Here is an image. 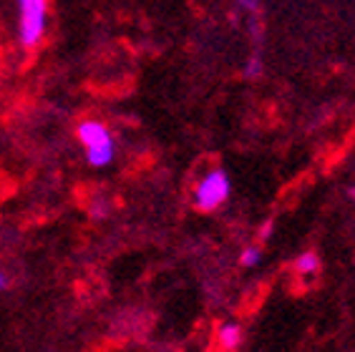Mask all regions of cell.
Returning <instances> with one entry per match:
<instances>
[{
  "label": "cell",
  "mask_w": 355,
  "mask_h": 352,
  "mask_svg": "<svg viewBox=\"0 0 355 352\" xmlns=\"http://www.w3.org/2000/svg\"><path fill=\"white\" fill-rule=\"evenodd\" d=\"M78 141L83 143L86 159H89V164L96 166V169L109 166V164L114 161V156H116L114 136H111V131L106 129L101 121L78 123Z\"/></svg>",
  "instance_id": "1"
},
{
  "label": "cell",
  "mask_w": 355,
  "mask_h": 352,
  "mask_svg": "<svg viewBox=\"0 0 355 352\" xmlns=\"http://www.w3.org/2000/svg\"><path fill=\"white\" fill-rule=\"evenodd\" d=\"M230 194H232V182H230L227 171L212 169L194 186V206L199 211H214L230 199Z\"/></svg>",
  "instance_id": "2"
},
{
  "label": "cell",
  "mask_w": 355,
  "mask_h": 352,
  "mask_svg": "<svg viewBox=\"0 0 355 352\" xmlns=\"http://www.w3.org/2000/svg\"><path fill=\"white\" fill-rule=\"evenodd\" d=\"M21 3V43L26 48H33L41 43L46 33V15H48V0H18Z\"/></svg>",
  "instance_id": "3"
},
{
  "label": "cell",
  "mask_w": 355,
  "mask_h": 352,
  "mask_svg": "<svg viewBox=\"0 0 355 352\" xmlns=\"http://www.w3.org/2000/svg\"><path fill=\"white\" fill-rule=\"evenodd\" d=\"M242 335H245V330H242V325H239V322H222V325L217 327L219 350H222V352L239 350V345H242Z\"/></svg>",
  "instance_id": "4"
},
{
  "label": "cell",
  "mask_w": 355,
  "mask_h": 352,
  "mask_svg": "<svg viewBox=\"0 0 355 352\" xmlns=\"http://www.w3.org/2000/svg\"><path fill=\"white\" fill-rule=\"evenodd\" d=\"M318 270H320V257L315 252H305V254L295 259V272L302 274V277H313Z\"/></svg>",
  "instance_id": "5"
},
{
  "label": "cell",
  "mask_w": 355,
  "mask_h": 352,
  "mask_svg": "<svg viewBox=\"0 0 355 352\" xmlns=\"http://www.w3.org/2000/svg\"><path fill=\"white\" fill-rule=\"evenodd\" d=\"M260 262H262V247H245L242 254H239V264L247 267V270L257 267Z\"/></svg>",
  "instance_id": "6"
},
{
  "label": "cell",
  "mask_w": 355,
  "mask_h": 352,
  "mask_svg": "<svg viewBox=\"0 0 355 352\" xmlns=\"http://www.w3.org/2000/svg\"><path fill=\"white\" fill-rule=\"evenodd\" d=\"M10 285H13V279L8 277V272H3V270H0V292L10 290Z\"/></svg>",
  "instance_id": "7"
},
{
  "label": "cell",
  "mask_w": 355,
  "mask_h": 352,
  "mask_svg": "<svg viewBox=\"0 0 355 352\" xmlns=\"http://www.w3.org/2000/svg\"><path fill=\"white\" fill-rule=\"evenodd\" d=\"M272 219H270V222H265V227H262V231H260V237H262V242H265V239H270V234H272Z\"/></svg>",
  "instance_id": "8"
},
{
  "label": "cell",
  "mask_w": 355,
  "mask_h": 352,
  "mask_svg": "<svg viewBox=\"0 0 355 352\" xmlns=\"http://www.w3.org/2000/svg\"><path fill=\"white\" fill-rule=\"evenodd\" d=\"M348 197H350V199H355V184L348 189Z\"/></svg>",
  "instance_id": "9"
}]
</instances>
